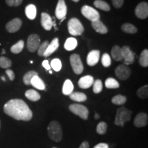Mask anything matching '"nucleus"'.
I'll return each instance as SVG.
<instances>
[{
  "label": "nucleus",
  "mask_w": 148,
  "mask_h": 148,
  "mask_svg": "<svg viewBox=\"0 0 148 148\" xmlns=\"http://www.w3.org/2000/svg\"><path fill=\"white\" fill-rule=\"evenodd\" d=\"M3 111L16 120L28 121L32 118V110L25 101L20 99H11L5 103Z\"/></svg>",
  "instance_id": "1"
},
{
  "label": "nucleus",
  "mask_w": 148,
  "mask_h": 148,
  "mask_svg": "<svg viewBox=\"0 0 148 148\" xmlns=\"http://www.w3.org/2000/svg\"><path fill=\"white\" fill-rule=\"evenodd\" d=\"M48 135L51 140L55 142H60L62 138V130L60 123L56 121L49 123L47 127Z\"/></svg>",
  "instance_id": "2"
},
{
  "label": "nucleus",
  "mask_w": 148,
  "mask_h": 148,
  "mask_svg": "<svg viewBox=\"0 0 148 148\" xmlns=\"http://www.w3.org/2000/svg\"><path fill=\"white\" fill-rule=\"evenodd\" d=\"M132 111L128 110L125 107H121L116 110V114L114 120V124L120 126H123L125 122L130 120Z\"/></svg>",
  "instance_id": "3"
},
{
  "label": "nucleus",
  "mask_w": 148,
  "mask_h": 148,
  "mask_svg": "<svg viewBox=\"0 0 148 148\" xmlns=\"http://www.w3.org/2000/svg\"><path fill=\"white\" fill-rule=\"evenodd\" d=\"M68 31L73 36H79L84 32V29L79 20L76 18H72L68 22Z\"/></svg>",
  "instance_id": "4"
},
{
  "label": "nucleus",
  "mask_w": 148,
  "mask_h": 148,
  "mask_svg": "<svg viewBox=\"0 0 148 148\" xmlns=\"http://www.w3.org/2000/svg\"><path fill=\"white\" fill-rule=\"evenodd\" d=\"M69 110L73 114L79 116L82 119L86 120L88 116V110L86 107L79 103H73L69 106Z\"/></svg>",
  "instance_id": "5"
},
{
  "label": "nucleus",
  "mask_w": 148,
  "mask_h": 148,
  "mask_svg": "<svg viewBox=\"0 0 148 148\" xmlns=\"http://www.w3.org/2000/svg\"><path fill=\"white\" fill-rule=\"evenodd\" d=\"M81 12L83 16L91 22L97 21L100 18V15L98 11L89 5H84L81 9Z\"/></svg>",
  "instance_id": "6"
},
{
  "label": "nucleus",
  "mask_w": 148,
  "mask_h": 148,
  "mask_svg": "<svg viewBox=\"0 0 148 148\" xmlns=\"http://www.w3.org/2000/svg\"><path fill=\"white\" fill-rule=\"evenodd\" d=\"M70 63L73 71L75 74H81L84 70V66L81 61L80 57L77 53H73L70 56Z\"/></svg>",
  "instance_id": "7"
},
{
  "label": "nucleus",
  "mask_w": 148,
  "mask_h": 148,
  "mask_svg": "<svg viewBox=\"0 0 148 148\" xmlns=\"http://www.w3.org/2000/svg\"><path fill=\"white\" fill-rule=\"evenodd\" d=\"M40 45V37L38 34L29 35L27 40V48L30 52H34Z\"/></svg>",
  "instance_id": "8"
},
{
  "label": "nucleus",
  "mask_w": 148,
  "mask_h": 148,
  "mask_svg": "<svg viewBox=\"0 0 148 148\" xmlns=\"http://www.w3.org/2000/svg\"><path fill=\"white\" fill-rule=\"evenodd\" d=\"M130 69L125 64L119 65L115 69V75L121 80H126L130 76Z\"/></svg>",
  "instance_id": "9"
},
{
  "label": "nucleus",
  "mask_w": 148,
  "mask_h": 148,
  "mask_svg": "<svg viewBox=\"0 0 148 148\" xmlns=\"http://www.w3.org/2000/svg\"><path fill=\"white\" fill-rule=\"evenodd\" d=\"M135 14L138 18L144 19L148 16V4L145 1L140 2L135 9Z\"/></svg>",
  "instance_id": "10"
},
{
  "label": "nucleus",
  "mask_w": 148,
  "mask_h": 148,
  "mask_svg": "<svg viewBox=\"0 0 148 148\" xmlns=\"http://www.w3.org/2000/svg\"><path fill=\"white\" fill-rule=\"evenodd\" d=\"M66 12H67V8L64 0H58L55 11L56 16L58 19L61 20L66 17Z\"/></svg>",
  "instance_id": "11"
},
{
  "label": "nucleus",
  "mask_w": 148,
  "mask_h": 148,
  "mask_svg": "<svg viewBox=\"0 0 148 148\" xmlns=\"http://www.w3.org/2000/svg\"><path fill=\"white\" fill-rule=\"evenodd\" d=\"M122 56L125 60V65L132 64L134 61V53L130 50L128 46H123L121 47Z\"/></svg>",
  "instance_id": "12"
},
{
  "label": "nucleus",
  "mask_w": 148,
  "mask_h": 148,
  "mask_svg": "<svg viewBox=\"0 0 148 148\" xmlns=\"http://www.w3.org/2000/svg\"><path fill=\"white\" fill-rule=\"evenodd\" d=\"M22 25V21L20 18H15L14 19L11 20L9 21L5 25V29L10 33H14L17 32V31L21 28Z\"/></svg>",
  "instance_id": "13"
},
{
  "label": "nucleus",
  "mask_w": 148,
  "mask_h": 148,
  "mask_svg": "<svg viewBox=\"0 0 148 148\" xmlns=\"http://www.w3.org/2000/svg\"><path fill=\"white\" fill-rule=\"evenodd\" d=\"M41 25L46 30H50L53 27V24L54 21H52V18L49 14L46 12H42L41 14V20H40Z\"/></svg>",
  "instance_id": "14"
},
{
  "label": "nucleus",
  "mask_w": 148,
  "mask_h": 148,
  "mask_svg": "<svg viewBox=\"0 0 148 148\" xmlns=\"http://www.w3.org/2000/svg\"><path fill=\"white\" fill-rule=\"evenodd\" d=\"M148 121L147 114L144 113V112H140L135 117L134 121V124L137 127H145L147 125Z\"/></svg>",
  "instance_id": "15"
},
{
  "label": "nucleus",
  "mask_w": 148,
  "mask_h": 148,
  "mask_svg": "<svg viewBox=\"0 0 148 148\" xmlns=\"http://www.w3.org/2000/svg\"><path fill=\"white\" fill-rule=\"evenodd\" d=\"M100 57V51L99 50L90 51L87 56L86 62L89 66H94L97 64Z\"/></svg>",
  "instance_id": "16"
},
{
  "label": "nucleus",
  "mask_w": 148,
  "mask_h": 148,
  "mask_svg": "<svg viewBox=\"0 0 148 148\" xmlns=\"http://www.w3.org/2000/svg\"><path fill=\"white\" fill-rule=\"evenodd\" d=\"M94 82V78L90 75H85L81 77L78 81V86L81 88L85 89V88H88L92 86Z\"/></svg>",
  "instance_id": "17"
},
{
  "label": "nucleus",
  "mask_w": 148,
  "mask_h": 148,
  "mask_svg": "<svg viewBox=\"0 0 148 148\" xmlns=\"http://www.w3.org/2000/svg\"><path fill=\"white\" fill-rule=\"evenodd\" d=\"M59 47V40L58 38H54L52 40V41L51 42L50 44H49L48 47L46 49L45 52L44 53L43 56L48 57L51 54L54 52V51L58 49Z\"/></svg>",
  "instance_id": "18"
},
{
  "label": "nucleus",
  "mask_w": 148,
  "mask_h": 148,
  "mask_svg": "<svg viewBox=\"0 0 148 148\" xmlns=\"http://www.w3.org/2000/svg\"><path fill=\"white\" fill-rule=\"evenodd\" d=\"M91 25L92 28H93L97 32L100 33V34H106L108 32V29L106 25L101 22V20L98 19L97 21L91 22Z\"/></svg>",
  "instance_id": "19"
},
{
  "label": "nucleus",
  "mask_w": 148,
  "mask_h": 148,
  "mask_svg": "<svg viewBox=\"0 0 148 148\" xmlns=\"http://www.w3.org/2000/svg\"><path fill=\"white\" fill-rule=\"evenodd\" d=\"M30 84L34 88H37L38 90H45V84L43 81L42 80L41 78L38 77V75L33 77L32 79H31Z\"/></svg>",
  "instance_id": "20"
},
{
  "label": "nucleus",
  "mask_w": 148,
  "mask_h": 148,
  "mask_svg": "<svg viewBox=\"0 0 148 148\" xmlns=\"http://www.w3.org/2000/svg\"><path fill=\"white\" fill-rule=\"evenodd\" d=\"M27 17L30 20H34L36 16V8L34 4H29L27 5L25 10Z\"/></svg>",
  "instance_id": "21"
},
{
  "label": "nucleus",
  "mask_w": 148,
  "mask_h": 148,
  "mask_svg": "<svg viewBox=\"0 0 148 148\" xmlns=\"http://www.w3.org/2000/svg\"><path fill=\"white\" fill-rule=\"evenodd\" d=\"M73 84L70 79H66L62 86V93L65 95H69L73 92Z\"/></svg>",
  "instance_id": "22"
},
{
  "label": "nucleus",
  "mask_w": 148,
  "mask_h": 148,
  "mask_svg": "<svg viewBox=\"0 0 148 148\" xmlns=\"http://www.w3.org/2000/svg\"><path fill=\"white\" fill-rule=\"evenodd\" d=\"M111 55H112V58L116 61H120L123 59L122 56L121 47L118 45H114L111 49Z\"/></svg>",
  "instance_id": "23"
},
{
  "label": "nucleus",
  "mask_w": 148,
  "mask_h": 148,
  "mask_svg": "<svg viewBox=\"0 0 148 148\" xmlns=\"http://www.w3.org/2000/svg\"><path fill=\"white\" fill-rule=\"evenodd\" d=\"M69 97L72 100L77 101V102H83L85 101L87 99V97L84 93L80 92H73L71 95H69Z\"/></svg>",
  "instance_id": "24"
},
{
  "label": "nucleus",
  "mask_w": 148,
  "mask_h": 148,
  "mask_svg": "<svg viewBox=\"0 0 148 148\" xmlns=\"http://www.w3.org/2000/svg\"><path fill=\"white\" fill-rule=\"evenodd\" d=\"M25 95L29 100L32 101H38L40 99V94L37 91H36V90L33 89L27 90V91L25 92Z\"/></svg>",
  "instance_id": "25"
},
{
  "label": "nucleus",
  "mask_w": 148,
  "mask_h": 148,
  "mask_svg": "<svg viewBox=\"0 0 148 148\" xmlns=\"http://www.w3.org/2000/svg\"><path fill=\"white\" fill-rule=\"evenodd\" d=\"M77 45V41L75 38L71 37L66 39L64 42V48L67 51H72L76 48Z\"/></svg>",
  "instance_id": "26"
},
{
  "label": "nucleus",
  "mask_w": 148,
  "mask_h": 148,
  "mask_svg": "<svg viewBox=\"0 0 148 148\" xmlns=\"http://www.w3.org/2000/svg\"><path fill=\"white\" fill-rule=\"evenodd\" d=\"M139 64L143 67H147L148 66V50L144 49L140 53L139 57Z\"/></svg>",
  "instance_id": "27"
},
{
  "label": "nucleus",
  "mask_w": 148,
  "mask_h": 148,
  "mask_svg": "<svg viewBox=\"0 0 148 148\" xmlns=\"http://www.w3.org/2000/svg\"><path fill=\"white\" fill-rule=\"evenodd\" d=\"M122 31L128 34H135L137 32V28L130 23H124L121 26Z\"/></svg>",
  "instance_id": "28"
},
{
  "label": "nucleus",
  "mask_w": 148,
  "mask_h": 148,
  "mask_svg": "<svg viewBox=\"0 0 148 148\" xmlns=\"http://www.w3.org/2000/svg\"><path fill=\"white\" fill-rule=\"evenodd\" d=\"M93 4L97 8L101 9L104 11H109L110 10V6L107 3L106 1L102 0H95Z\"/></svg>",
  "instance_id": "29"
},
{
  "label": "nucleus",
  "mask_w": 148,
  "mask_h": 148,
  "mask_svg": "<svg viewBox=\"0 0 148 148\" xmlns=\"http://www.w3.org/2000/svg\"><path fill=\"white\" fill-rule=\"evenodd\" d=\"M105 86L107 88H118L119 87V83L112 77H108L105 81Z\"/></svg>",
  "instance_id": "30"
},
{
  "label": "nucleus",
  "mask_w": 148,
  "mask_h": 148,
  "mask_svg": "<svg viewBox=\"0 0 148 148\" xmlns=\"http://www.w3.org/2000/svg\"><path fill=\"white\" fill-rule=\"evenodd\" d=\"M24 47V42L23 40H20L19 41H18L16 44H14V45H12L10 48L11 52L13 53H18L23 50Z\"/></svg>",
  "instance_id": "31"
},
{
  "label": "nucleus",
  "mask_w": 148,
  "mask_h": 148,
  "mask_svg": "<svg viewBox=\"0 0 148 148\" xmlns=\"http://www.w3.org/2000/svg\"><path fill=\"white\" fill-rule=\"evenodd\" d=\"M36 75H38V73L35 71H29L28 72H27V73L24 75L23 78L24 84L26 85H30L31 79H32L33 77L36 76Z\"/></svg>",
  "instance_id": "32"
},
{
  "label": "nucleus",
  "mask_w": 148,
  "mask_h": 148,
  "mask_svg": "<svg viewBox=\"0 0 148 148\" xmlns=\"http://www.w3.org/2000/svg\"><path fill=\"white\" fill-rule=\"evenodd\" d=\"M126 100L127 99L125 96L121 95H117L112 97V102L115 105H123L126 102Z\"/></svg>",
  "instance_id": "33"
},
{
  "label": "nucleus",
  "mask_w": 148,
  "mask_h": 148,
  "mask_svg": "<svg viewBox=\"0 0 148 148\" xmlns=\"http://www.w3.org/2000/svg\"><path fill=\"white\" fill-rule=\"evenodd\" d=\"M137 95L138 97L141 98V99H146L147 98L148 96V86L145 85L142 87L138 88L137 90Z\"/></svg>",
  "instance_id": "34"
},
{
  "label": "nucleus",
  "mask_w": 148,
  "mask_h": 148,
  "mask_svg": "<svg viewBox=\"0 0 148 148\" xmlns=\"http://www.w3.org/2000/svg\"><path fill=\"white\" fill-rule=\"evenodd\" d=\"M12 66V61L6 57H0V66L3 69H8Z\"/></svg>",
  "instance_id": "35"
},
{
  "label": "nucleus",
  "mask_w": 148,
  "mask_h": 148,
  "mask_svg": "<svg viewBox=\"0 0 148 148\" xmlns=\"http://www.w3.org/2000/svg\"><path fill=\"white\" fill-rule=\"evenodd\" d=\"M103 89L102 82L100 79H96L92 84V90L95 93H99Z\"/></svg>",
  "instance_id": "36"
},
{
  "label": "nucleus",
  "mask_w": 148,
  "mask_h": 148,
  "mask_svg": "<svg viewBox=\"0 0 148 148\" xmlns=\"http://www.w3.org/2000/svg\"><path fill=\"white\" fill-rule=\"evenodd\" d=\"M50 66L51 68H52L55 71H60L61 68H62V62H61L60 59L54 58L51 60Z\"/></svg>",
  "instance_id": "37"
},
{
  "label": "nucleus",
  "mask_w": 148,
  "mask_h": 148,
  "mask_svg": "<svg viewBox=\"0 0 148 148\" xmlns=\"http://www.w3.org/2000/svg\"><path fill=\"white\" fill-rule=\"evenodd\" d=\"M48 45H49V42L47 40H45V41L40 43V45L38 48V55L40 56H43L44 53L45 52Z\"/></svg>",
  "instance_id": "38"
},
{
  "label": "nucleus",
  "mask_w": 148,
  "mask_h": 148,
  "mask_svg": "<svg viewBox=\"0 0 148 148\" xmlns=\"http://www.w3.org/2000/svg\"><path fill=\"white\" fill-rule=\"evenodd\" d=\"M107 124L105 122L101 121L97 125L96 131L99 134H104L107 130Z\"/></svg>",
  "instance_id": "39"
},
{
  "label": "nucleus",
  "mask_w": 148,
  "mask_h": 148,
  "mask_svg": "<svg viewBox=\"0 0 148 148\" xmlns=\"http://www.w3.org/2000/svg\"><path fill=\"white\" fill-rule=\"evenodd\" d=\"M101 63L105 67H108L111 64L110 56L107 53H103L102 57H101Z\"/></svg>",
  "instance_id": "40"
},
{
  "label": "nucleus",
  "mask_w": 148,
  "mask_h": 148,
  "mask_svg": "<svg viewBox=\"0 0 148 148\" xmlns=\"http://www.w3.org/2000/svg\"><path fill=\"white\" fill-rule=\"evenodd\" d=\"M23 0H5V3L9 6H18L21 4Z\"/></svg>",
  "instance_id": "41"
},
{
  "label": "nucleus",
  "mask_w": 148,
  "mask_h": 148,
  "mask_svg": "<svg viewBox=\"0 0 148 148\" xmlns=\"http://www.w3.org/2000/svg\"><path fill=\"white\" fill-rule=\"evenodd\" d=\"M112 4L116 8H120L123 5L124 0H112Z\"/></svg>",
  "instance_id": "42"
},
{
  "label": "nucleus",
  "mask_w": 148,
  "mask_h": 148,
  "mask_svg": "<svg viewBox=\"0 0 148 148\" xmlns=\"http://www.w3.org/2000/svg\"><path fill=\"white\" fill-rule=\"evenodd\" d=\"M5 73L8 75L9 79H10V80H11V81L14 80V77H15V75H14V73L12 71V70L7 69L6 71H5Z\"/></svg>",
  "instance_id": "43"
},
{
  "label": "nucleus",
  "mask_w": 148,
  "mask_h": 148,
  "mask_svg": "<svg viewBox=\"0 0 148 148\" xmlns=\"http://www.w3.org/2000/svg\"><path fill=\"white\" fill-rule=\"evenodd\" d=\"M42 65L46 70H48V71H49V70L51 69V66H50V64H49V61H48L47 60H44L43 62H42Z\"/></svg>",
  "instance_id": "44"
},
{
  "label": "nucleus",
  "mask_w": 148,
  "mask_h": 148,
  "mask_svg": "<svg viewBox=\"0 0 148 148\" xmlns=\"http://www.w3.org/2000/svg\"><path fill=\"white\" fill-rule=\"evenodd\" d=\"M93 148H109L108 145L107 143H101L96 145Z\"/></svg>",
  "instance_id": "45"
},
{
  "label": "nucleus",
  "mask_w": 148,
  "mask_h": 148,
  "mask_svg": "<svg viewBox=\"0 0 148 148\" xmlns=\"http://www.w3.org/2000/svg\"><path fill=\"white\" fill-rule=\"evenodd\" d=\"M79 148H89V144L87 141H84L82 142V143L81 144Z\"/></svg>",
  "instance_id": "46"
},
{
  "label": "nucleus",
  "mask_w": 148,
  "mask_h": 148,
  "mask_svg": "<svg viewBox=\"0 0 148 148\" xmlns=\"http://www.w3.org/2000/svg\"><path fill=\"white\" fill-rule=\"evenodd\" d=\"M99 114H98L97 113H96V114H95V119H99Z\"/></svg>",
  "instance_id": "47"
},
{
  "label": "nucleus",
  "mask_w": 148,
  "mask_h": 148,
  "mask_svg": "<svg viewBox=\"0 0 148 148\" xmlns=\"http://www.w3.org/2000/svg\"><path fill=\"white\" fill-rule=\"evenodd\" d=\"M72 1H75V2H78V1H79V0H72Z\"/></svg>",
  "instance_id": "48"
},
{
  "label": "nucleus",
  "mask_w": 148,
  "mask_h": 148,
  "mask_svg": "<svg viewBox=\"0 0 148 148\" xmlns=\"http://www.w3.org/2000/svg\"><path fill=\"white\" fill-rule=\"evenodd\" d=\"M5 53V50H4V49H3L2 53Z\"/></svg>",
  "instance_id": "49"
},
{
  "label": "nucleus",
  "mask_w": 148,
  "mask_h": 148,
  "mask_svg": "<svg viewBox=\"0 0 148 148\" xmlns=\"http://www.w3.org/2000/svg\"><path fill=\"white\" fill-rule=\"evenodd\" d=\"M49 73H50V74H51V73H52V71H51V70H49Z\"/></svg>",
  "instance_id": "50"
},
{
  "label": "nucleus",
  "mask_w": 148,
  "mask_h": 148,
  "mask_svg": "<svg viewBox=\"0 0 148 148\" xmlns=\"http://www.w3.org/2000/svg\"><path fill=\"white\" fill-rule=\"evenodd\" d=\"M1 78H2V79H3V81H5V78H4V77H1Z\"/></svg>",
  "instance_id": "51"
},
{
  "label": "nucleus",
  "mask_w": 148,
  "mask_h": 148,
  "mask_svg": "<svg viewBox=\"0 0 148 148\" xmlns=\"http://www.w3.org/2000/svg\"><path fill=\"white\" fill-rule=\"evenodd\" d=\"M0 128H1V121H0Z\"/></svg>",
  "instance_id": "52"
},
{
  "label": "nucleus",
  "mask_w": 148,
  "mask_h": 148,
  "mask_svg": "<svg viewBox=\"0 0 148 148\" xmlns=\"http://www.w3.org/2000/svg\"><path fill=\"white\" fill-rule=\"evenodd\" d=\"M52 148H57V147H52Z\"/></svg>",
  "instance_id": "53"
}]
</instances>
